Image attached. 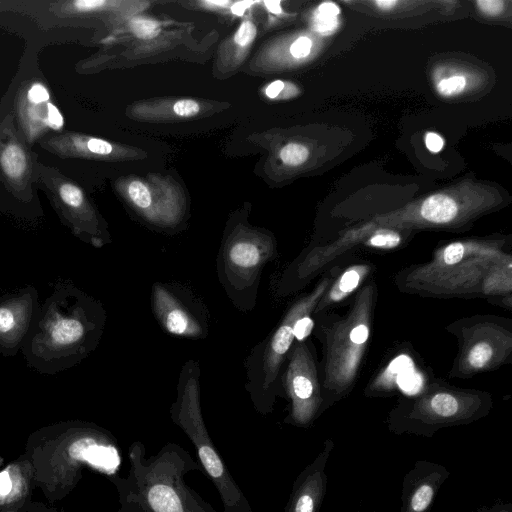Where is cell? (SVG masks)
<instances>
[{
	"label": "cell",
	"instance_id": "obj_1",
	"mask_svg": "<svg viewBox=\"0 0 512 512\" xmlns=\"http://www.w3.org/2000/svg\"><path fill=\"white\" fill-rule=\"evenodd\" d=\"M106 320L101 301L69 279L55 281L21 347L26 365L54 375L80 364L98 347Z\"/></svg>",
	"mask_w": 512,
	"mask_h": 512
},
{
	"label": "cell",
	"instance_id": "obj_2",
	"mask_svg": "<svg viewBox=\"0 0 512 512\" xmlns=\"http://www.w3.org/2000/svg\"><path fill=\"white\" fill-rule=\"evenodd\" d=\"M128 459L127 476L112 479L119 493L118 512H218L185 483V475L204 469L182 446L167 442L146 457L145 445L137 440L128 448Z\"/></svg>",
	"mask_w": 512,
	"mask_h": 512
},
{
	"label": "cell",
	"instance_id": "obj_3",
	"mask_svg": "<svg viewBox=\"0 0 512 512\" xmlns=\"http://www.w3.org/2000/svg\"><path fill=\"white\" fill-rule=\"evenodd\" d=\"M199 378L198 362L187 361L179 375L176 400L169 410L170 418L194 445L204 473L219 493L224 512H253L209 436L200 405Z\"/></svg>",
	"mask_w": 512,
	"mask_h": 512
},
{
	"label": "cell",
	"instance_id": "obj_4",
	"mask_svg": "<svg viewBox=\"0 0 512 512\" xmlns=\"http://www.w3.org/2000/svg\"><path fill=\"white\" fill-rule=\"evenodd\" d=\"M277 255L272 235L243 224L230 229L218 251L216 271L220 285L234 307L255 308L265 265Z\"/></svg>",
	"mask_w": 512,
	"mask_h": 512
},
{
	"label": "cell",
	"instance_id": "obj_5",
	"mask_svg": "<svg viewBox=\"0 0 512 512\" xmlns=\"http://www.w3.org/2000/svg\"><path fill=\"white\" fill-rule=\"evenodd\" d=\"M323 290L324 285L292 305L275 330L259 341L248 355L245 390L258 413L266 415L273 411L276 398L281 395V366L295 339L294 324L312 310Z\"/></svg>",
	"mask_w": 512,
	"mask_h": 512
},
{
	"label": "cell",
	"instance_id": "obj_6",
	"mask_svg": "<svg viewBox=\"0 0 512 512\" xmlns=\"http://www.w3.org/2000/svg\"><path fill=\"white\" fill-rule=\"evenodd\" d=\"M485 405L478 400L464 401L453 394L440 392L425 401L397 410L390 420V430L396 434L412 433L432 437L450 425L470 423L483 416Z\"/></svg>",
	"mask_w": 512,
	"mask_h": 512
},
{
	"label": "cell",
	"instance_id": "obj_7",
	"mask_svg": "<svg viewBox=\"0 0 512 512\" xmlns=\"http://www.w3.org/2000/svg\"><path fill=\"white\" fill-rule=\"evenodd\" d=\"M151 307L159 325L171 335L204 339L209 333L205 304L181 284L153 283Z\"/></svg>",
	"mask_w": 512,
	"mask_h": 512
},
{
	"label": "cell",
	"instance_id": "obj_8",
	"mask_svg": "<svg viewBox=\"0 0 512 512\" xmlns=\"http://www.w3.org/2000/svg\"><path fill=\"white\" fill-rule=\"evenodd\" d=\"M289 363L283 375V385L291 401V408L284 422L307 427L318 415L322 397L316 370L307 346L298 343L289 351Z\"/></svg>",
	"mask_w": 512,
	"mask_h": 512
},
{
	"label": "cell",
	"instance_id": "obj_9",
	"mask_svg": "<svg viewBox=\"0 0 512 512\" xmlns=\"http://www.w3.org/2000/svg\"><path fill=\"white\" fill-rule=\"evenodd\" d=\"M39 293L28 284L0 296V354L14 357L40 310Z\"/></svg>",
	"mask_w": 512,
	"mask_h": 512
},
{
	"label": "cell",
	"instance_id": "obj_10",
	"mask_svg": "<svg viewBox=\"0 0 512 512\" xmlns=\"http://www.w3.org/2000/svg\"><path fill=\"white\" fill-rule=\"evenodd\" d=\"M334 449L327 439L321 451L296 477L284 512H319L327 490L326 467Z\"/></svg>",
	"mask_w": 512,
	"mask_h": 512
},
{
	"label": "cell",
	"instance_id": "obj_11",
	"mask_svg": "<svg viewBox=\"0 0 512 512\" xmlns=\"http://www.w3.org/2000/svg\"><path fill=\"white\" fill-rule=\"evenodd\" d=\"M449 470L438 463L418 460L404 476L400 512H430Z\"/></svg>",
	"mask_w": 512,
	"mask_h": 512
},
{
	"label": "cell",
	"instance_id": "obj_12",
	"mask_svg": "<svg viewBox=\"0 0 512 512\" xmlns=\"http://www.w3.org/2000/svg\"><path fill=\"white\" fill-rule=\"evenodd\" d=\"M421 216L436 224L448 223L453 220L458 212L456 202L447 195L435 194L422 203Z\"/></svg>",
	"mask_w": 512,
	"mask_h": 512
},
{
	"label": "cell",
	"instance_id": "obj_13",
	"mask_svg": "<svg viewBox=\"0 0 512 512\" xmlns=\"http://www.w3.org/2000/svg\"><path fill=\"white\" fill-rule=\"evenodd\" d=\"M386 372L389 378L395 379L399 388L406 394H416L421 388V377L414 371L413 362L407 356L397 357Z\"/></svg>",
	"mask_w": 512,
	"mask_h": 512
},
{
	"label": "cell",
	"instance_id": "obj_14",
	"mask_svg": "<svg viewBox=\"0 0 512 512\" xmlns=\"http://www.w3.org/2000/svg\"><path fill=\"white\" fill-rule=\"evenodd\" d=\"M0 166L9 179H22L27 171V157L23 148L17 143L4 146L0 152Z\"/></svg>",
	"mask_w": 512,
	"mask_h": 512
},
{
	"label": "cell",
	"instance_id": "obj_15",
	"mask_svg": "<svg viewBox=\"0 0 512 512\" xmlns=\"http://www.w3.org/2000/svg\"><path fill=\"white\" fill-rule=\"evenodd\" d=\"M127 194L133 205L154 223L153 197L148 186L141 181H133L128 186Z\"/></svg>",
	"mask_w": 512,
	"mask_h": 512
},
{
	"label": "cell",
	"instance_id": "obj_16",
	"mask_svg": "<svg viewBox=\"0 0 512 512\" xmlns=\"http://www.w3.org/2000/svg\"><path fill=\"white\" fill-rule=\"evenodd\" d=\"M366 272L364 266H354L347 269L339 278L330 292V300L339 301L351 293L359 284Z\"/></svg>",
	"mask_w": 512,
	"mask_h": 512
},
{
	"label": "cell",
	"instance_id": "obj_17",
	"mask_svg": "<svg viewBox=\"0 0 512 512\" xmlns=\"http://www.w3.org/2000/svg\"><path fill=\"white\" fill-rule=\"evenodd\" d=\"M339 8L332 2L322 3L315 15V28L322 34L332 33L337 27Z\"/></svg>",
	"mask_w": 512,
	"mask_h": 512
},
{
	"label": "cell",
	"instance_id": "obj_18",
	"mask_svg": "<svg viewBox=\"0 0 512 512\" xmlns=\"http://www.w3.org/2000/svg\"><path fill=\"white\" fill-rule=\"evenodd\" d=\"M308 155V149L298 143H289L280 151L281 160L289 166L302 164L307 159Z\"/></svg>",
	"mask_w": 512,
	"mask_h": 512
},
{
	"label": "cell",
	"instance_id": "obj_19",
	"mask_svg": "<svg viewBox=\"0 0 512 512\" xmlns=\"http://www.w3.org/2000/svg\"><path fill=\"white\" fill-rule=\"evenodd\" d=\"M132 32L141 39H152L160 32V24L157 21L145 18H137L131 22Z\"/></svg>",
	"mask_w": 512,
	"mask_h": 512
},
{
	"label": "cell",
	"instance_id": "obj_20",
	"mask_svg": "<svg viewBox=\"0 0 512 512\" xmlns=\"http://www.w3.org/2000/svg\"><path fill=\"white\" fill-rule=\"evenodd\" d=\"M492 357V348L485 342L474 345L468 354V362L474 369L484 367Z\"/></svg>",
	"mask_w": 512,
	"mask_h": 512
},
{
	"label": "cell",
	"instance_id": "obj_21",
	"mask_svg": "<svg viewBox=\"0 0 512 512\" xmlns=\"http://www.w3.org/2000/svg\"><path fill=\"white\" fill-rule=\"evenodd\" d=\"M466 86V79L463 76H452L443 79L437 86L438 92L443 96L459 94Z\"/></svg>",
	"mask_w": 512,
	"mask_h": 512
},
{
	"label": "cell",
	"instance_id": "obj_22",
	"mask_svg": "<svg viewBox=\"0 0 512 512\" xmlns=\"http://www.w3.org/2000/svg\"><path fill=\"white\" fill-rule=\"evenodd\" d=\"M401 241L400 235L395 232H383L379 234L373 235L369 241L368 245L377 247V248H394L399 245Z\"/></svg>",
	"mask_w": 512,
	"mask_h": 512
},
{
	"label": "cell",
	"instance_id": "obj_23",
	"mask_svg": "<svg viewBox=\"0 0 512 512\" xmlns=\"http://www.w3.org/2000/svg\"><path fill=\"white\" fill-rule=\"evenodd\" d=\"M85 147L90 153L95 155H108L113 151L111 143L99 138H87L78 144Z\"/></svg>",
	"mask_w": 512,
	"mask_h": 512
},
{
	"label": "cell",
	"instance_id": "obj_24",
	"mask_svg": "<svg viewBox=\"0 0 512 512\" xmlns=\"http://www.w3.org/2000/svg\"><path fill=\"white\" fill-rule=\"evenodd\" d=\"M256 27L250 21H244L235 34V42L240 46L250 44L256 36Z\"/></svg>",
	"mask_w": 512,
	"mask_h": 512
},
{
	"label": "cell",
	"instance_id": "obj_25",
	"mask_svg": "<svg viewBox=\"0 0 512 512\" xmlns=\"http://www.w3.org/2000/svg\"><path fill=\"white\" fill-rule=\"evenodd\" d=\"M313 326L314 322L308 314L301 316L294 324V338L301 342L312 332Z\"/></svg>",
	"mask_w": 512,
	"mask_h": 512
},
{
	"label": "cell",
	"instance_id": "obj_26",
	"mask_svg": "<svg viewBox=\"0 0 512 512\" xmlns=\"http://www.w3.org/2000/svg\"><path fill=\"white\" fill-rule=\"evenodd\" d=\"M465 247L460 242H454L448 245L443 252V261L448 265H453L462 260Z\"/></svg>",
	"mask_w": 512,
	"mask_h": 512
},
{
	"label": "cell",
	"instance_id": "obj_27",
	"mask_svg": "<svg viewBox=\"0 0 512 512\" xmlns=\"http://www.w3.org/2000/svg\"><path fill=\"white\" fill-rule=\"evenodd\" d=\"M199 104L191 99H183L177 101L173 105L174 112L181 117H191L199 112Z\"/></svg>",
	"mask_w": 512,
	"mask_h": 512
},
{
	"label": "cell",
	"instance_id": "obj_28",
	"mask_svg": "<svg viewBox=\"0 0 512 512\" xmlns=\"http://www.w3.org/2000/svg\"><path fill=\"white\" fill-rule=\"evenodd\" d=\"M27 99L32 104H39L49 99V92L43 84L35 83L29 88Z\"/></svg>",
	"mask_w": 512,
	"mask_h": 512
},
{
	"label": "cell",
	"instance_id": "obj_29",
	"mask_svg": "<svg viewBox=\"0 0 512 512\" xmlns=\"http://www.w3.org/2000/svg\"><path fill=\"white\" fill-rule=\"evenodd\" d=\"M312 42L308 37H300L293 42L290 52L295 58H304L309 55Z\"/></svg>",
	"mask_w": 512,
	"mask_h": 512
},
{
	"label": "cell",
	"instance_id": "obj_30",
	"mask_svg": "<svg viewBox=\"0 0 512 512\" xmlns=\"http://www.w3.org/2000/svg\"><path fill=\"white\" fill-rule=\"evenodd\" d=\"M47 124L52 129H60L63 126V118L59 110L53 104L47 105Z\"/></svg>",
	"mask_w": 512,
	"mask_h": 512
},
{
	"label": "cell",
	"instance_id": "obj_31",
	"mask_svg": "<svg viewBox=\"0 0 512 512\" xmlns=\"http://www.w3.org/2000/svg\"><path fill=\"white\" fill-rule=\"evenodd\" d=\"M369 337V329L365 324L355 326L350 332V339L352 343L361 345L367 341Z\"/></svg>",
	"mask_w": 512,
	"mask_h": 512
},
{
	"label": "cell",
	"instance_id": "obj_32",
	"mask_svg": "<svg viewBox=\"0 0 512 512\" xmlns=\"http://www.w3.org/2000/svg\"><path fill=\"white\" fill-rule=\"evenodd\" d=\"M105 4L102 0H78L71 3L73 9L80 12L92 11Z\"/></svg>",
	"mask_w": 512,
	"mask_h": 512
},
{
	"label": "cell",
	"instance_id": "obj_33",
	"mask_svg": "<svg viewBox=\"0 0 512 512\" xmlns=\"http://www.w3.org/2000/svg\"><path fill=\"white\" fill-rule=\"evenodd\" d=\"M477 4L484 13L489 15H496L502 10L504 3L503 1L499 0H480L477 2Z\"/></svg>",
	"mask_w": 512,
	"mask_h": 512
},
{
	"label": "cell",
	"instance_id": "obj_34",
	"mask_svg": "<svg viewBox=\"0 0 512 512\" xmlns=\"http://www.w3.org/2000/svg\"><path fill=\"white\" fill-rule=\"evenodd\" d=\"M476 512H512V503L497 500L492 505L480 507Z\"/></svg>",
	"mask_w": 512,
	"mask_h": 512
},
{
	"label": "cell",
	"instance_id": "obj_35",
	"mask_svg": "<svg viewBox=\"0 0 512 512\" xmlns=\"http://www.w3.org/2000/svg\"><path fill=\"white\" fill-rule=\"evenodd\" d=\"M425 143L427 148L434 153L439 152L444 145V141L441 136L433 132L426 134Z\"/></svg>",
	"mask_w": 512,
	"mask_h": 512
},
{
	"label": "cell",
	"instance_id": "obj_36",
	"mask_svg": "<svg viewBox=\"0 0 512 512\" xmlns=\"http://www.w3.org/2000/svg\"><path fill=\"white\" fill-rule=\"evenodd\" d=\"M12 482L7 471L0 473V495H6L11 491Z\"/></svg>",
	"mask_w": 512,
	"mask_h": 512
},
{
	"label": "cell",
	"instance_id": "obj_37",
	"mask_svg": "<svg viewBox=\"0 0 512 512\" xmlns=\"http://www.w3.org/2000/svg\"><path fill=\"white\" fill-rule=\"evenodd\" d=\"M284 88V83L280 80H276L272 82L267 88H266V95L269 98H275L279 95V93Z\"/></svg>",
	"mask_w": 512,
	"mask_h": 512
},
{
	"label": "cell",
	"instance_id": "obj_38",
	"mask_svg": "<svg viewBox=\"0 0 512 512\" xmlns=\"http://www.w3.org/2000/svg\"><path fill=\"white\" fill-rule=\"evenodd\" d=\"M264 3L272 13L278 14L281 12L280 1H265Z\"/></svg>",
	"mask_w": 512,
	"mask_h": 512
},
{
	"label": "cell",
	"instance_id": "obj_39",
	"mask_svg": "<svg viewBox=\"0 0 512 512\" xmlns=\"http://www.w3.org/2000/svg\"><path fill=\"white\" fill-rule=\"evenodd\" d=\"M252 2H239V3H236L233 7H232V11L233 13L235 14H243L244 10L246 9V6L247 5H251Z\"/></svg>",
	"mask_w": 512,
	"mask_h": 512
},
{
	"label": "cell",
	"instance_id": "obj_40",
	"mask_svg": "<svg viewBox=\"0 0 512 512\" xmlns=\"http://www.w3.org/2000/svg\"><path fill=\"white\" fill-rule=\"evenodd\" d=\"M397 2L394 1V0H381V1H376L375 4L381 8V9H385V10H388L390 9L391 7H393Z\"/></svg>",
	"mask_w": 512,
	"mask_h": 512
},
{
	"label": "cell",
	"instance_id": "obj_41",
	"mask_svg": "<svg viewBox=\"0 0 512 512\" xmlns=\"http://www.w3.org/2000/svg\"><path fill=\"white\" fill-rule=\"evenodd\" d=\"M208 3L217 4V5H224V4H227L228 2L227 1H210Z\"/></svg>",
	"mask_w": 512,
	"mask_h": 512
}]
</instances>
